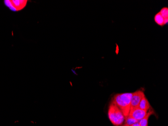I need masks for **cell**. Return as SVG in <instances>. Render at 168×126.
<instances>
[{
	"label": "cell",
	"instance_id": "1",
	"mask_svg": "<svg viewBox=\"0 0 168 126\" xmlns=\"http://www.w3.org/2000/svg\"><path fill=\"white\" fill-rule=\"evenodd\" d=\"M133 93H124L115 95L112 101L121 110L124 117L129 114L131 109V99Z\"/></svg>",
	"mask_w": 168,
	"mask_h": 126
},
{
	"label": "cell",
	"instance_id": "2",
	"mask_svg": "<svg viewBox=\"0 0 168 126\" xmlns=\"http://www.w3.org/2000/svg\"><path fill=\"white\" fill-rule=\"evenodd\" d=\"M108 114L111 122L114 126H121L124 121L125 118L124 114L117 105L112 101L109 104Z\"/></svg>",
	"mask_w": 168,
	"mask_h": 126
},
{
	"label": "cell",
	"instance_id": "3",
	"mask_svg": "<svg viewBox=\"0 0 168 126\" xmlns=\"http://www.w3.org/2000/svg\"><path fill=\"white\" fill-rule=\"evenodd\" d=\"M27 1L24 0H13V1H4V3L6 7H8L10 10L17 12L18 11L23 9L26 5Z\"/></svg>",
	"mask_w": 168,
	"mask_h": 126
},
{
	"label": "cell",
	"instance_id": "4",
	"mask_svg": "<svg viewBox=\"0 0 168 126\" xmlns=\"http://www.w3.org/2000/svg\"><path fill=\"white\" fill-rule=\"evenodd\" d=\"M144 96L145 94L143 91L138 90L133 92L131 99V109L138 108L140 101Z\"/></svg>",
	"mask_w": 168,
	"mask_h": 126
},
{
	"label": "cell",
	"instance_id": "5",
	"mask_svg": "<svg viewBox=\"0 0 168 126\" xmlns=\"http://www.w3.org/2000/svg\"><path fill=\"white\" fill-rule=\"evenodd\" d=\"M147 112V110H143L138 108H133L130 109L128 115L139 121L146 116Z\"/></svg>",
	"mask_w": 168,
	"mask_h": 126
},
{
	"label": "cell",
	"instance_id": "6",
	"mask_svg": "<svg viewBox=\"0 0 168 126\" xmlns=\"http://www.w3.org/2000/svg\"><path fill=\"white\" fill-rule=\"evenodd\" d=\"M138 108L143 109V110L148 111L151 108V106L150 103L148 102V100L146 98V96H143L141 100Z\"/></svg>",
	"mask_w": 168,
	"mask_h": 126
},
{
	"label": "cell",
	"instance_id": "7",
	"mask_svg": "<svg viewBox=\"0 0 168 126\" xmlns=\"http://www.w3.org/2000/svg\"><path fill=\"white\" fill-rule=\"evenodd\" d=\"M154 113V111L152 108L148 110L147 114H146V116L143 117V118L141 119L140 121H138L139 125L141 126H148V119L152 114Z\"/></svg>",
	"mask_w": 168,
	"mask_h": 126
},
{
	"label": "cell",
	"instance_id": "8",
	"mask_svg": "<svg viewBox=\"0 0 168 126\" xmlns=\"http://www.w3.org/2000/svg\"><path fill=\"white\" fill-rule=\"evenodd\" d=\"M154 20H155V22L160 26L163 27L164 25V18L161 16V14L159 12L155 15Z\"/></svg>",
	"mask_w": 168,
	"mask_h": 126
},
{
	"label": "cell",
	"instance_id": "9",
	"mask_svg": "<svg viewBox=\"0 0 168 126\" xmlns=\"http://www.w3.org/2000/svg\"><path fill=\"white\" fill-rule=\"evenodd\" d=\"M125 122V124L128 125V126H130L133 125V124L135 123L138 122V121L135 119L133 118L131 116L128 115L127 117H124Z\"/></svg>",
	"mask_w": 168,
	"mask_h": 126
},
{
	"label": "cell",
	"instance_id": "10",
	"mask_svg": "<svg viewBox=\"0 0 168 126\" xmlns=\"http://www.w3.org/2000/svg\"><path fill=\"white\" fill-rule=\"evenodd\" d=\"M159 13L164 18V19L168 18V7H163V8H161Z\"/></svg>",
	"mask_w": 168,
	"mask_h": 126
},
{
	"label": "cell",
	"instance_id": "11",
	"mask_svg": "<svg viewBox=\"0 0 168 126\" xmlns=\"http://www.w3.org/2000/svg\"><path fill=\"white\" fill-rule=\"evenodd\" d=\"M130 126H140V125H139V123H138V122L135 123L133 124V125H131Z\"/></svg>",
	"mask_w": 168,
	"mask_h": 126
},
{
	"label": "cell",
	"instance_id": "12",
	"mask_svg": "<svg viewBox=\"0 0 168 126\" xmlns=\"http://www.w3.org/2000/svg\"><path fill=\"white\" fill-rule=\"evenodd\" d=\"M168 18H165L164 19V25L167 24L168 23Z\"/></svg>",
	"mask_w": 168,
	"mask_h": 126
},
{
	"label": "cell",
	"instance_id": "13",
	"mask_svg": "<svg viewBox=\"0 0 168 126\" xmlns=\"http://www.w3.org/2000/svg\"><path fill=\"white\" fill-rule=\"evenodd\" d=\"M128 126V125H126V124H125L124 125H123V126Z\"/></svg>",
	"mask_w": 168,
	"mask_h": 126
}]
</instances>
